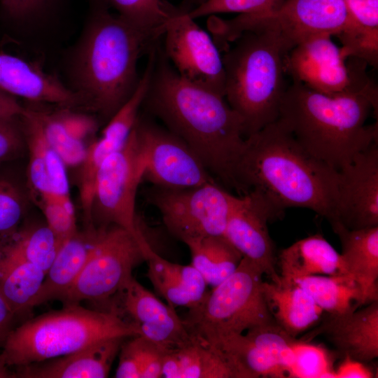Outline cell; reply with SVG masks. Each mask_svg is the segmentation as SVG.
<instances>
[{
    "instance_id": "6da1fadb",
    "label": "cell",
    "mask_w": 378,
    "mask_h": 378,
    "mask_svg": "<svg viewBox=\"0 0 378 378\" xmlns=\"http://www.w3.org/2000/svg\"><path fill=\"white\" fill-rule=\"evenodd\" d=\"M143 105L186 143L214 178L241 195L244 122L223 95L181 78L157 47Z\"/></svg>"
},
{
    "instance_id": "7a4b0ae2",
    "label": "cell",
    "mask_w": 378,
    "mask_h": 378,
    "mask_svg": "<svg viewBox=\"0 0 378 378\" xmlns=\"http://www.w3.org/2000/svg\"><path fill=\"white\" fill-rule=\"evenodd\" d=\"M238 179L241 195L256 190L281 214L305 208L339 222L341 172L304 149L279 118L246 138Z\"/></svg>"
},
{
    "instance_id": "3957f363",
    "label": "cell",
    "mask_w": 378,
    "mask_h": 378,
    "mask_svg": "<svg viewBox=\"0 0 378 378\" xmlns=\"http://www.w3.org/2000/svg\"><path fill=\"white\" fill-rule=\"evenodd\" d=\"M378 94L349 91L330 96L293 81L281 99L278 118L309 153L337 171L378 143Z\"/></svg>"
},
{
    "instance_id": "277c9868",
    "label": "cell",
    "mask_w": 378,
    "mask_h": 378,
    "mask_svg": "<svg viewBox=\"0 0 378 378\" xmlns=\"http://www.w3.org/2000/svg\"><path fill=\"white\" fill-rule=\"evenodd\" d=\"M158 41L97 4L71 63L73 90L81 104L108 120L137 88L138 61Z\"/></svg>"
},
{
    "instance_id": "5b68a950",
    "label": "cell",
    "mask_w": 378,
    "mask_h": 378,
    "mask_svg": "<svg viewBox=\"0 0 378 378\" xmlns=\"http://www.w3.org/2000/svg\"><path fill=\"white\" fill-rule=\"evenodd\" d=\"M219 49L225 98L244 120L247 138L278 118L287 52L278 34L264 29L244 31Z\"/></svg>"
},
{
    "instance_id": "8992f818",
    "label": "cell",
    "mask_w": 378,
    "mask_h": 378,
    "mask_svg": "<svg viewBox=\"0 0 378 378\" xmlns=\"http://www.w3.org/2000/svg\"><path fill=\"white\" fill-rule=\"evenodd\" d=\"M136 335L138 327L114 310L69 304L12 330L0 355L8 367L17 368L67 355L101 340Z\"/></svg>"
},
{
    "instance_id": "52a82bcc",
    "label": "cell",
    "mask_w": 378,
    "mask_h": 378,
    "mask_svg": "<svg viewBox=\"0 0 378 378\" xmlns=\"http://www.w3.org/2000/svg\"><path fill=\"white\" fill-rule=\"evenodd\" d=\"M262 271L243 257L236 270L206 292L183 319L188 333L212 346L259 326L276 322L262 290Z\"/></svg>"
},
{
    "instance_id": "ba28073f",
    "label": "cell",
    "mask_w": 378,
    "mask_h": 378,
    "mask_svg": "<svg viewBox=\"0 0 378 378\" xmlns=\"http://www.w3.org/2000/svg\"><path fill=\"white\" fill-rule=\"evenodd\" d=\"M352 21L344 0H285L276 10L262 15L239 14L230 20L212 17L209 22L220 44L248 31H275L287 53L298 44L317 35L337 36Z\"/></svg>"
},
{
    "instance_id": "9c48e42d",
    "label": "cell",
    "mask_w": 378,
    "mask_h": 378,
    "mask_svg": "<svg viewBox=\"0 0 378 378\" xmlns=\"http://www.w3.org/2000/svg\"><path fill=\"white\" fill-rule=\"evenodd\" d=\"M151 245L115 225L97 227L88 258L75 283L60 300L64 305L83 300L104 302L116 297L146 259Z\"/></svg>"
},
{
    "instance_id": "30bf717a",
    "label": "cell",
    "mask_w": 378,
    "mask_h": 378,
    "mask_svg": "<svg viewBox=\"0 0 378 378\" xmlns=\"http://www.w3.org/2000/svg\"><path fill=\"white\" fill-rule=\"evenodd\" d=\"M144 195L160 212L169 232L183 242L223 236L228 218L240 197L216 181L187 188L150 186Z\"/></svg>"
},
{
    "instance_id": "8fae6325",
    "label": "cell",
    "mask_w": 378,
    "mask_h": 378,
    "mask_svg": "<svg viewBox=\"0 0 378 378\" xmlns=\"http://www.w3.org/2000/svg\"><path fill=\"white\" fill-rule=\"evenodd\" d=\"M144 166V156L134 127L125 145L109 155L98 170L92 206L93 224L96 220L99 227L115 225L138 238L147 237L135 208Z\"/></svg>"
},
{
    "instance_id": "7c38bea8",
    "label": "cell",
    "mask_w": 378,
    "mask_h": 378,
    "mask_svg": "<svg viewBox=\"0 0 378 378\" xmlns=\"http://www.w3.org/2000/svg\"><path fill=\"white\" fill-rule=\"evenodd\" d=\"M331 36L317 35L295 46L285 56L286 73L293 81L330 96L372 90V80L366 74V64L353 57L346 63Z\"/></svg>"
},
{
    "instance_id": "4fadbf2b",
    "label": "cell",
    "mask_w": 378,
    "mask_h": 378,
    "mask_svg": "<svg viewBox=\"0 0 378 378\" xmlns=\"http://www.w3.org/2000/svg\"><path fill=\"white\" fill-rule=\"evenodd\" d=\"M162 37V52L181 78L225 97V71L220 49L188 12L176 7Z\"/></svg>"
},
{
    "instance_id": "5bb4252c",
    "label": "cell",
    "mask_w": 378,
    "mask_h": 378,
    "mask_svg": "<svg viewBox=\"0 0 378 378\" xmlns=\"http://www.w3.org/2000/svg\"><path fill=\"white\" fill-rule=\"evenodd\" d=\"M134 129L145 160L143 181L164 188L215 181L196 153L164 126L139 115Z\"/></svg>"
},
{
    "instance_id": "9a60e30c",
    "label": "cell",
    "mask_w": 378,
    "mask_h": 378,
    "mask_svg": "<svg viewBox=\"0 0 378 378\" xmlns=\"http://www.w3.org/2000/svg\"><path fill=\"white\" fill-rule=\"evenodd\" d=\"M272 204L258 190L240 195L231 212L223 236L245 257L256 264L264 274L279 284L275 248L267 223L281 217Z\"/></svg>"
},
{
    "instance_id": "2e32d148",
    "label": "cell",
    "mask_w": 378,
    "mask_h": 378,
    "mask_svg": "<svg viewBox=\"0 0 378 378\" xmlns=\"http://www.w3.org/2000/svg\"><path fill=\"white\" fill-rule=\"evenodd\" d=\"M117 296L121 309L139 328V335L167 349L188 340V333L175 308L162 302L132 276Z\"/></svg>"
},
{
    "instance_id": "e0dca14e",
    "label": "cell",
    "mask_w": 378,
    "mask_h": 378,
    "mask_svg": "<svg viewBox=\"0 0 378 378\" xmlns=\"http://www.w3.org/2000/svg\"><path fill=\"white\" fill-rule=\"evenodd\" d=\"M340 172L342 204L338 223L350 230L378 226V143L359 154Z\"/></svg>"
},
{
    "instance_id": "ac0fdd59",
    "label": "cell",
    "mask_w": 378,
    "mask_h": 378,
    "mask_svg": "<svg viewBox=\"0 0 378 378\" xmlns=\"http://www.w3.org/2000/svg\"><path fill=\"white\" fill-rule=\"evenodd\" d=\"M324 335L341 356L365 363L378 356V301L359 310L339 315L328 314L305 338Z\"/></svg>"
},
{
    "instance_id": "d6986e66",
    "label": "cell",
    "mask_w": 378,
    "mask_h": 378,
    "mask_svg": "<svg viewBox=\"0 0 378 378\" xmlns=\"http://www.w3.org/2000/svg\"><path fill=\"white\" fill-rule=\"evenodd\" d=\"M0 89L30 102L71 107L81 104L78 95L35 63L0 52Z\"/></svg>"
},
{
    "instance_id": "ffe728a7",
    "label": "cell",
    "mask_w": 378,
    "mask_h": 378,
    "mask_svg": "<svg viewBox=\"0 0 378 378\" xmlns=\"http://www.w3.org/2000/svg\"><path fill=\"white\" fill-rule=\"evenodd\" d=\"M127 338L118 337L101 340L67 355L17 367L13 377H107L120 346Z\"/></svg>"
},
{
    "instance_id": "44dd1931",
    "label": "cell",
    "mask_w": 378,
    "mask_h": 378,
    "mask_svg": "<svg viewBox=\"0 0 378 378\" xmlns=\"http://www.w3.org/2000/svg\"><path fill=\"white\" fill-rule=\"evenodd\" d=\"M162 377L244 378V376L220 349L190 335L186 342L167 350Z\"/></svg>"
},
{
    "instance_id": "7402d4cb",
    "label": "cell",
    "mask_w": 378,
    "mask_h": 378,
    "mask_svg": "<svg viewBox=\"0 0 378 378\" xmlns=\"http://www.w3.org/2000/svg\"><path fill=\"white\" fill-rule=\"evenodd\" d=\"M340 238L346 270L360 288L363 304L378 301V226L350 230L331 225Z\"/></svg>"
},
{
    "instance_id": "603a6c76",
    "label": "cell",
    "mask_w": 378,
    "mask_h": 378,
    "mask_svg": "<svg viewBox=\"0 0 378 378\" xmlns=\"http://www.w3.org/2000/svg\"><path fill=\"white\" fill-rule=\"evenodd\" d=\"M147 276L156 291L175 308L190 309L204 297L207 284L191 264L183 265L167 260L151 246L146 255Z\"/></svg>"
},
{
    "instance_id": "cb8c5ba5",
    "label": "cell",
    "mask_w": 378,
    "mask_h": 378,
    "mask_svg": "<svg viewBox=\"0 0 378 378\" xmlns=\"http://www.w3.org/2000/svg\"><path fill=\"white\" fill-rule=\"evenodd\" d=\"M262 290L274 321L293 337L317 325L323 317L324 312L293 280L281 276L279 284L263 281Z\"/></svg>"
},
{
    "instance_id": "d4e9b609",
    "label": "cell",
    "mask_w": 378,
    "mask_h": 378,
    "mask_svg": "<svg viewBox=\"0 0 378 378\" xmlns=\"http://www.w3.org/2000/svg\"><path fill=\"white\" fill-rule=\"evenodd\" d=\"M279 262L280 276L286 279L313 275L349 276L341 253L321 234L301 239L283 249Z\"/></svg>"
},
{
    "instance_id": "484cf974",
    "label": "cell",
    "mask_w": 378,
    "mask_h": 378,
    "mask_svg": "<svg viewBox=\"0 0 378 378\" xmlns=\"http://www.w3.org/2000/svg\"><path fill=\"white\" fill-rule=\"evenodd\" d=\"M97 227L78 232L59 248L39 290L31 302V309L50 300H61L70 290L83 268L90 252Z\"/></svg>"
},
{
    "instance_id": "4316f807",
    "label": "cell",
    "mask_w": 378,
    "mask_h": 378,
    "mask_svg": "<svg viewBox=\"0 0 378 378\" xmlns=\"http://www.w3.org/2000/svg\"><path fill=\"white\" fill-rule=\"evenodd\" d=\"M183 243L190 250L191 265L211 288L230 276L243 258L242 254L223 235L195 238Z\"/></svg>"
},
{
    "instance_id": "83f0119b",
    "label": "cell",
    "mask_w": 378,
    "mask_h": 378,
    "mask_svg": "<svg viewBox=\"0 0 378 378\" xmlns=\"http://www.w3.org/2000/svg\"><path fill=\"white\" fill-rule=\"evenodd\" d=\"M46 272L27 261L6 254L0 257V292L15 316L31 309V302Z\"/></svg>"
},
{
    "instance_id": "f1b7e54d",
    "label": "cell",
    "mask_w": 378,
    "mask_h": 378,
    "mask_svg": "<svg viewBox=\"0 0 378 378\" xmlns=\"http://www.w3.org/2000/svg\"><path fill=\"white\" fill-rule=\"evenodd\" d=\"M302 288L315 303L329 314L355 311L363 305L360 288L346 275H313L290 279Z\"/></svg>"
},
{
    "instance_id": "f546056e",
    "label": "cell",
    "mask_w": 378,
    "mask_h": 378,
    "mask_svg": "<svg viewBox=\"0 0 378 378\" xmlns=\"http://www.w3.org/2000/svg\"><path fill=\"white\" fill-rule=\"evenodd\" d=\"M123 341L118 355L116 378L162 377L164 358L168 349L146 338L136 335Z\"/></svg>"
},
{
    "instance_id": "4dcf8cb0",
    "label": "cell",
    "mask_w": 378,
    "mask_h": 378,
    "mask_svg": "<svg viewBox=\"0 0 378 378\" xmlns=\"http://www.w3.org/2000/svg\"><path fill=\"white\" fill-rule=\"evenodd\" d=\"M139 31L159 39L176 7L166 0H98Z\"/></svg>"
},
{
    "instance_id": "1f68e13d",
    "label": "cell",
    "mask_w": 378,
    "mask_h": 378,
    "mask_svg": "<svg viewBox=\"0 0 378 378\" xmlns=\"http://www.w3.org/2000/svg\"><path fill=\"white\" fill-rule=\"evenodd\" d=\"M241 370L244 378L288 377L284 368L244 334L227 337L217 345Z\"/></svg>"
},
{
    "instance_id": "d6a6232c",
    "label": "cell",
    "mask_w": 378,
    "mask_h": 378,
    "mask_svg": "<svg viewBox=\"0 0 378 378\" xmlns=\"http://www.w3.org/2000/svg\"><path fill=\"white\" fill-rule=\"evenodd\" d=\"M59 250L54 233L46 225L18 230L2 254L19 258L42 269L46 273Z\"/></svg>"
},
{
    "instance_id": "836d02e7",
    "label": "cell",
    "mask_w": 378,
    "mask_h": 378,
    "mask_svg": "<svg viewBox=\"0 0 378 378\" xmlns=\"http://www.w3.org/2000/svg\"><path fill=\"white\" fill-rule=\"evenodd\" d=\"M118 150L100 137L88 146L85 157L80 164L79 196L88 229L95 227L92 222V206L98 170L103 161Z\"/></svg>"
},
{
    "instance_id": "e575fe53",
    "label": "cell",
    "mask_w": 378,
    "mask_h": 378,
    "mask_svg": "<svg viewBox=\"0 0 378 378\" xmlns=\"http://www.w3.org/2000/svg\"><path fill=\"white\" fill-rule=\"evenodd\" d=\"M35 111L46 141L66 166L80 165L87 152L85 142L74 138L66 131L56 113Z\"/></svg>"
},
{
    "instance_id": "d590c367",
    "label": "cell",
    "mask_w": 378,
    "mask_h": 378,
    "mask_svg": "<svg viewBox=\"0 0 378 378\" xmlns=\"http://www.w3.org/2000/svg\"><path fill=\"white\" fill-rule=\"evenodd\" d=\"M244 335L284 368L290 377L294 362L293 347L297 338L288 334L276 322L254 327Z\"/></svg>"
},
{
    "instance_id": "8d00e7d4",
    "label": "cell",
    "mask_w": 378,
    "mask_h": 378,
    "mask_svg": "<svg viewBox=\"0 0 378 378\" xmlns=\"http://www.w3.org/2000/svg\"><path fill=\"white\" fill-rule=\"evenodd\" d=\"M293 348L294 362L290 377L335 378L332 356L323 347L296 339Z\"/></svg>"
},
{
    "instance_id": "74e56055",
    "label": "cell",
    "mask_w": 378,
    "mask_h": 378,
    "mask_svg": "<svg viewBox=\"0 0 378 378\" xmlns=\"http://www.w3.org/2000/svg\"><path fill=\"white\" fill-rule=\"evenodd\" d=\"M337 36L342 44L340 49L345 59L354 57L377 66L378 27H363L353 20Z\"/></svg>"
},
{
    "instance_id": "f35d334b",
    "label": "cell",
    "mask_w": 378,
    "mask_h": 378,
    "mask_svg": "<svg viewBox=\"0 0 378 378\" xmlns=\"http://www.w3.org/2000/svg\"><path fill=\"white\" fill-rule=\"evenodd\" d=\"M24 196L12 181L0 178V256L18 231L25 209Z\"/></svg>"
},
{
    "instance_id": "ab89813d",
    "label": "cell",
    "mask_w": 378,
    "mask_h": 378,
    "mask_svg": "<svg viewBox=\"0 0 378 378\" xmlns=\"http://www.w3.org/2000/svg\"><path fill=\"white\" fill-rule=\"evenodd\" d=\"M285 0H208L188 12L196 20L220 13H237L245 15H262L277 10Z\"/></svg>"
},
{
    "instance_id": "60d3db41",
    "label": "cell",
    "mask_w": 378,
    "mask_h": 378,
    "mask_svg": "<svg viewBox=\"0 0 378 378\" xmlns=\"http://www.w3.org/2000/svg\"><path fill=\"white\" fill-rule=\"evenodd\" d=\"M37 203L43 213L46 225L56 237L59 248L78 233L73 204L53 196L40 200Z\"/></svg>"
},
{
    "instance_id": "b9f144b4",
    "label": "cell",
    "mask_w": 378,
    "mask_h": 378,
    "mask_svg": "<svg viewBox=\"0 0 378 378\" xmlns=\"http://www.w3.org/2000/svg\"><path fill=\"white\" fill-rule=\"evenodd\" d=\"M15 119L0 118V162L16 155L22 146V130Z\"/></svg>"
},
{
    "instance_id": "7bdbcfd3",
    "label": "cell",
    "mask_w": 378,
    "mask_h": 378,
    "mask_svg": "<svg viewBox=\"0 0 378 378\" xmlns=\"http://www.w3.org/2000/svg\"><path fill=\"white\" fill-rule=\"evenodd\" d=\"M50 0H0V10L8 20L24 21L39 13Z\"/></svg>"
},
{
    "instance_id": "ee69618b",
    "label": "cell",
    "mask_w": 378,
    "mask_h": 378,
    "mask_svg": "<svg viewBox=\"0 0 378 378\" xmlns=\"http://www.w3.org/2000/svg\"><path fill=\"white\" fill-rule=\"evenodd\" d=\"M56 113L66 131L80 141H84L87 137L94 134L97 129V121L90 116L68 111Z\"/></svg>"
},
{
    "instance_id": "f6af8a7d",
    "label": "cell",
    "mask_w": 378,
    "mask_h": 378,
    "mask_svg": "<svg viewBox=\"0 0 378 378\" xmlns=\"http://www.w3.org/2000/svg\"><path fill=\"white\" fill-rule=\"evenodd\" d=\"M352 19L366 27H378V0H344Z\"/></svg>"
},
{
    "instance_id": "bcb514c9",
    "label": "cell",
    "mask_w": 378,
    "mask_h": 378,
    "mask_svg": "<svg viewBox=\"0 0 378 378\" xmlns=\"http://www.w3.org/2000/svg\"><path fill=\"white\" fill-rule=\"evenodd\" d=\"M373 372L364 363L344 356V360L335 370V378H371Z\"/></svg>"
},
{
    "instance_id": "7dc6e473",
    "label": "cell",
    "mask_w": 378,
    "mask_h": 378,
    "mask_svg": "<svg viewBox=\"0 0 378 378\" xmlns=\"http://www.w3.org/2000/svg\"><path fill=\"white\" fill-rule=\"evenodd\" d=\"M24 109L13 96L0 89V118H20Z\"/></svg>"
},
{
    "instance_id": "c3c4849f",
    "label": "cell",
    "mask_w": 378,
    "mask_h": 378,
    "mask_svg": "<svg viewBox=\"0 0 378 378\" xmlns=\"http://www.w3.org/2000/svg\"><path fill=\"white\" fill-rule=\"evenodd\" d=\"M15 314L0 292V347L12 330Z\"/></svg>"
},
{
    "instance_id": "681fc988",
    "label": "cell",
    "mask_w": 378,
    "mask_h": 378,
    "mask_svg": "<svg viewBox=\"0 0 378 378\" xmlns=\"http://www.w3.org/2000/svg\"><path fill=\"white\" fill-rule=\"evenodd\" d=\"M208 0H181V4L178 7L184 11L189 12L191 10L202 5Z\"/></svg>"
},
{
    "instance_id": "f907efd6",
    "label": "cell",
    "mask_w": 378,
    "mask_h": 378,
    "mask_svg": "<svg viewBox=\"0 0 378 378\" xmlns=\"http://www.w3.org/2000/svg\"><path fill=\"white\" fill-rule=\"evenodd\" d=\"M13 377V373L8 370V366L0 355V378Z\"/></svg>"
}]
</instances>
